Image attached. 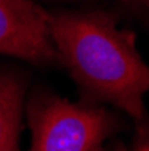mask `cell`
I'll return each instance as SVG.
<instances>
[{
  "instance_id": "cell-1",
  "label": "cell",
  "mask_w": 149,
  "mask_h": 151,
  "mask_svg": "<svg viewBox=\"0 0 149 151\" xmlns=\"http://www.w3.org/2000/svg\"><path fill=\"white\" fill-rule=\"evenodd\" d=\"M50 40L59 61L95 101H106L142 122L149 67L135 47V34L117 27L104 13L49 14Z\"/></svg>"
},
{
  "instance_id": "cell-2",
  "label": "cell",
  "mask_w": 149,
  "mask_h": 151,
  "mask_svg": "<svg viewBox=\"0 0 149 151\" xmlns=\"http://www.w3.org/2000/svg\"><path fill=\"white\" fill-rule=\"evenodd\" d=\"M32 146L29 151H104V140L117 126L101 106L76 104L50 93L29 103Z\"/></svg>"
},
{
  "instance_id": "cell-3",
  "label": "cell",
  "mask_w": 149,
  "mask_h": 151,
  "mask_svg": "<svg viewBox=\"0 0 149 151\" xmlns=\"http://www.w3.org/2000/svg\"><path fill=\"white\" fill-rule=\"evenodd\" d=\"M0 52L32 63L59 61L47 13L31 0H0Z\"/></svg>"
},
{
  "instance_id": "cell-4",
  "label": "cell",
  "mask_w": 149,
  "mask_h": 151,
  "mask_svg": "<svg viewBox=\"0 0 149 151\" xmlns=\"http://www.w3.org/2000/svg\"><path fill=\"white\" fill-rule=\"evenodd\" d=\"M24 85L14 76L0 74V151H18Z\"/></svg>"
},
{
  "instance_id": "cell-5",
  "label": "cell",
  "mask_w": 149,
  "mask_h": 151,
  "mask_svg": "<svg viewBox=\"0 0 149 151\" xmlns=\"http://www.w3.org/2000/svg\"><path fill=\"white\" fill-rule=\"evenodd\" d=\"M135 151H149V135L142 133V137L138 139V142L135 146Z\"/></svg>"
},
{
  "instance_id": "cell-6",
  "label": "cell",
  "mask_w": 149,
  "mask_h": 151,
  "mask_svg": "<svg viewBox=\"0 0 149 151\" xmlns=\"http://www.w3.org/2000/svg\"><path fill=\"white\" fill-rule=\"evenodd\" d=\"M113 151H126V149H124V146H122V144H119V146H117Z\"/></svg>"
},
{
  "instance_id": "cell-7",
  "label": "cell",
  "mask_w": 149,
  "mask_h": 151,
  "mask_svg": "<svg viewBox=\"0 0 149 151\" xmlns=\"http://www.w3.org/2000/svg\"><path fill=\"white\" fill-rule=\"evenodd\" d=\"M144 2H145V4H149V0H144Z\"/></svg>"
}]
</instances>
